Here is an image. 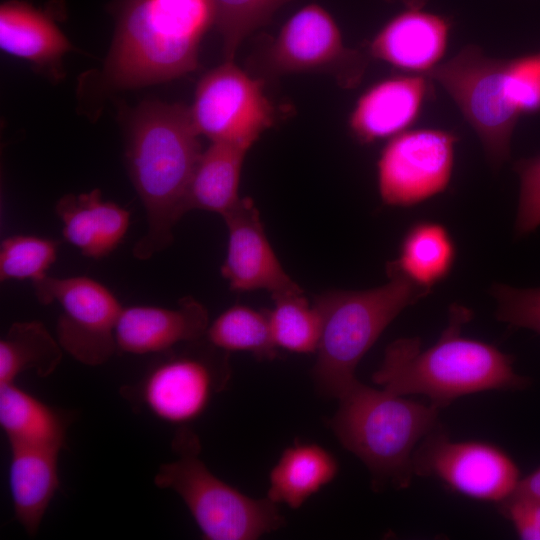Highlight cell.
Masks as SVG:
<instances>
[{"instance_id":"d6986e66","label":"cell","mask_w":540,"mask_h":540,"mask_svg":"<svg viewBox=\"0 0 540 540\" xmlns=\"http://www.w3.org/2000/svg\"><path fill=\"white\" fill-rule=\"evenodd\" d=\"M8 484L14 518L34 536L60 487L58 459L61 451L10 446Z\"/></svg>"},{"instance_id":"9c48e42d","label":"cell","mask_w":540,"mask_h":540,"mask_svg":"<svg viewBox=\"0 0 540 540\" xmlns=\"http://www.w3.org/2000/svg\"><path fill=\"white\" fill-rule=\"evenodd\" d=\"M39 303H57L56 338L76 361L98 366L116 352L115 328L123 306L99 281L87 276L51 277L32 283Z\"/></svg>"},{"instance_id":"e0dca14e","label":"cell","mask_w":540,"mask_h":540,"mask_svg":"<svg viewBox=\"0 0 540 540\" xmlns=\"http://www.w3.org/2000/svg\"><path fill=\"white\" fill-rule=\"evenodd\" d=\"M450 29L445 16L406 8L375 34L368 54L405 72L425 75L441 63Z\"/></svg>"},{"instance_id":"ba28073f","label":"cell","mask_w":540,"mask_h":540,"mask_svg":"<svg viewBox=\"0 0 540 540\" xmlns=\"http://www.w3.org/2000/svg\"><path fill=\"white\" fill-rule=\"evenodd\" d=\"M230 378L228 353L206 339L171 350L155 362L136 383L120 394L134 408L179 427L199 418Z\"/></svg>"},{"instance_id":"603a6c76","label":"cell","mask_w":540,"mask_h":540,"mask_svg":"<svg viewBox=\"0 0 540 540\" xmlns=\"http://www.w3.org/2000/svg\"><path fill=\"white\" fill-rule=\"evenodd\" d=\"M339 472L335 456L316 443L295 442L285 448L269 474L267 497L291 509L331 483Z\"/></svg>"},{"instance_id":"52a82bcc","label":"cell","mask_w":540,"mask_h":540,"mask_svg":"<svg viewBox=\"0 0 540 540\" xmlns=\"http://www.w3.org/2000/svg\"><path fill=\"white\" fill-rule=\"evenodd\" d=\"M507 61L469 44L425 74L457 105L495 169L509 159L513 131L522 115L507 91Z\"/></svg>"},{"instance_id":"1f68e13d","label":"cell","mask_w":540,"mask_h":540,"mask_svg":"<svg viewBox=\"0 0 540 540\" xmlns=\"http://www.w3.org/2000/svg\"><path fill=\"white\" fill-rule=\"evenodd\" d=\"M506 87L521 114L540 111V60L537 55L508 59Z\"/></svg>"},{"instance_id":"4dcf8cb0","label":"cell","mask_w":540,"mask_h":540,"mask_svg":"<svg viewBox=\"0 0 540 540\" xmlns=\"http://www.w3.org/2000/svg\"><path fill=\"white\" fill-rule=\"evenodd\" d=\"M520 188L514 224L516 237H523L540 226V154L514 162Z\"/></svg>"},{"instance_id":"e575fe53","label":"cell","mask_w":540,"mask_h":540,"mask_svg":"<svg viewBox=\"0 0 540 540\" xmlns=\"http://www.w3.org/2000/svg\"><path fill=\"white\" fill-rule=\"evenodd\" d=\"M399 1L409 9H423L428 0H391Z\"/></svg>"},{"instance_id":"5b68a950","label":"cell","mask_w":540,"mask_h":540,"mask_svg":"<svg viewBox=\"0 0 540 540\" xmlns=\"http://www.w3.org/2000/svg\"><path fill=\"white\" fill-rule=\"evenodd\" d=\"M388 282L360 291L328 290L313 301L321 334L312 376L317 390L339 399L357 381L355 369L388 325L429 294L387 264Z\"/></svg>"},{"instance_id":"44dd1931","label":"cell","mask_w":540,"mask_h":540,"mask_svg":"<svg viewBox=\"0 0 540 540\" xmlns=\"http://www.w3.org/2000/svg\"><path fill=\"white\" fill-rule=\"evenodd\" d=\"M70 422L67 412L48 405L15 382L0 385V426L10 446L61 451Z\"/></svg>"},{"instance_id":"8992f818","label":"cell","mask_w":540,"mask_h":540,"mask_svg":"<svg viewBox=\"0 0 540 540\" xmlns=\"http://www.w3.org/2000/svg\"><path fill=\"white\" fill-rule=\"evenodd\" d=\"M172 446L178 457L159 466L154 483L174 491L207 540H255L285 525L277 504L252 498L216 477L199 458L197 435L179 427Z\"/></svg>"},{"instance_id":"f546056e","label":"cell","mask_w":540,"mask_h":540,"mask_svg":"<svg viewBox=\"0 0 540 540\" xmlns=\"http://www.w3.org/2000/svg\"><path fill=\"white\" fill-rule=\"evenodd\" d=\"M491 293L497 302L496 318L499 321L540 335V287L517 288L496 283Z\"/></svg>"},{"instance_id":"484cf974","label":"cell","mask_w":540,"mask_h":540,"mask_svg":"<svg viewBox=\"0 0 540 540\" xmlns=\"http://www.w3.org/2000/svg\"><path fill=\"white\" fill-rule=\"evenodd\" d=\"M205 339L224 352H245L260 361L277 356L268 310L247 305L235 304L219 314L208 326Z\"/></svg>"},{"instance_id":"f1b7e54d","label":"cell","mask_w":540,"mask_h":540,"mask_svg":"<svg viewBox=\"0 0 540 540\" xmlns=\"http://www.w3.org/2000/svg\"><path fill=\"white\" fill-rule=\"evenodd\" d=\"M225 60H234L242 41L290 0H211Z\"/></svg>"},{"instance_id":"cb8c5ba5","label":"cell","mask_w":540,"mask_h":540,"mask_svg":"<svg viewBox=\"0 0 540 540\" xmlns=\"http://www.w3.org/2000/svg\"><path fill=\"white\" fill-rule=\"evenodd\" d=\"M455 260L456 245L447 228L438 222L418 221L403 236L398 258L388 264L430 293L449 276Z\"/></svg>"},{"instance_id":"8fae6325","label":"cell","mask_w":540,"mask_h":540,"mask_svg":"<svg viewBox=\"0 0 540 540\" xmlns=\"http://www.w3.org/2000/svg\"><path fill=\"white\" fill-rule=\"evenodd\" d=\"M456 134L437 128L406 130L388 140L377 160L382 202L411 207L444 192L451 181Z\"/></svg>"},{"instance_id":"4316f807","label":"cell","mask_w":540,"mask_h":540,"mask_svg":"<svg viewBox=\"0 0 540 540\" xmlns=\"http://www.w3.org/2000/svg\"><path fill=\"white\" fill-rule=\"evenodd\" d=\"M273 307L268 310L272 337L278 349L297 354L317 351L321 318L303 290L272 295Z\"/></svg>"},{"instance_id":"d590c367","label":"cell","mask_w":540,"mask_h":540,"mask_svg":"<svg viewBox=\"0 0 540 540\" xmlns=\"http://www.w3.org/2000/svg\"><path fill=\"white\" fill-rule=\"evenodd\" d=\"M539 60H540V54H538Z\"/></svg>"},{"instance_id":"7a4b0ae2","label":"cell","mask_w":540,"mask_h":540,"mask_svg":"<svg viewBox=\"0 0 540 540\" xmlns=\"http://www.w3.org/2000/svg\"><path fill=\"white\" fill-rule=\"evenodd\" d=\"M471 318L469 308L453 304L447 327L431 347L422 350L418 337L394 340L372 381L396 395H425L438 409L469 394L527 388L530 381L515 372L513 356L461 335Z\"/></svg>"},{"instance_id":"d6a6232c","label":"cell","mask_w":540,"mask_h":540,"mask_svg":"<svg viewBox=\"0 0 540 540\" xmlns=\"http://www.w3.org/2000/svg\"><path fill=\"white\" fill-rule=\"evenodd\" d=\"M500 504V512L513 525L523 540H540V502L508 497Z\"/></svg>"},{"instance_id":"30bf717a","label":"cell","mask_w":540,"mask_h":540,"mask_svg":"<svg viewBox=\"0 0 540 540\" xmlns=\"http://www.w3.org/2000/svg\"><path fill=\"white\" fill-rule=\"evenodd\" d=\"M199 135L210 142L251 148L275 122V109L263 82L225 60L199 80L189 107Z\"/></svg>"},{"instance_id":"836d02e7","label":"cell","mask_w":540,"mask_h":540,"mask_svg":"<svg viewBox=\"0 0 540 540\" xmlns=\"http://www.w3.org/2000/svg\"><path fill=\"white\" fill-rule=\"evenodd\" d=\"M509 497L540 502V466L524 478H520L514 492Z\"/></svg>"},{"instance_id":"ac0fdd59","label":"cell","mask_w":540,"mask_h":540,"mask_svg":"<svg viewBox=\"0 0 540 540\" xmlns=\"http://www.w3.org/2000/svg\"><path fill=\"white\" fill-rule=\"evenodd\" d=\"M55 212L63 224L65 240L91 259L112 253L130 225V212L115 202L104 200L99 189L62 196L55 205Z\"/></svg>"},{"instance_id":"5bb4252c","label":"cell","mask_w":540,"mask_h":540,"mask_svg":"<svg viewBox=\"0 0 540 540\" xmlns=\"http://www.w3.org/2000/svg\"><path fill=\"white\" fill-rule=\"evenodd\" d=\"M223 219L228 239L221 275L230 290H267L275 295L302 289L282 267L251 198H241Z\"/></svg>"},{"instance_id":"277c9868","label":"cell","mask_w":540,"mask_h":540,"mask_svg":"<svg viewBox=\"0 0 540 540\" xmlns=\"http://www.w3.org/2000/svg\"><path fill=\"white\" fill-rule=\"evenodd\" d=\"M329 425L340 444L368 469L372 487L407 488L415 448L442 429L439 409L359 380L339 399Z\"/></svg>"},{"instance_id":"7402d4cb","label":"cell","mask_w":540,"mask_h":540,"mask_svg":"<svg viewBox=\"0 0 540 540\" xmlns=\"http://www.w3.org/2000/svg\"><path fill=\"white\" fill-rule=\"evenodd\" d=\"M250 148L211 142L202 151L193 171L185 212L204 210L225 216L240 202L241 171Z\"/></svg>"},{"instance_id":"6da1fadb","label":"cell","mask_w":540,"mask_h":540,"mask_svg":"<svg viewBox=\"0 0 540 540\" xmlns=\"http://www.w3.org/2000/svg\"><path fill=\"white\" fill-rule=\"evenodd\" d=\"M189 107L146 101L132 113L127 127L126 165L144 206L146 233L132 253L148 260L166 249L173 228L186 214L185 199L202 153Z\"/></svg>"},{"instance_id":"9a60e30c","label":"cell","mask_w":540,"mask_h":540,"mask_svg":"<svg viewBox=\"0 0 540 540\" xmlns=\"http://www.w3.org/2000/svg\"><path fill=\"white\" fill-rule=\"evenodd\" d=\"M208 326L207 309L191 296L181 298L175 308L123 307L115 328L117 352L165 353L177 344L203 339Z\"/></svg>"},{"instance_id":"d4e9b609","label":"cell","mask_w":540,"mask_h":540,"mask_svg":"<svg viewBox=\"0 0 540 540\" xmlns=\"http://www.w3.org/2000/svg\"><path fill=\"white\" fill-rule=\"evenodd\" d=\"M63 349L43 323H13L0 340V385L14 383L19 374L33 370L38 376L52 374Z\"/></svg>"},{"instance_id":"4fadbf2b","label":"cell","mask_w":540,"mask_h":540,"mask_svg":"<svg viewBox=\"0 0 540 540\" xmlns=\"http://www.w3.org/2000/svg\"><path fill=\"white\" fill-rule=\"evenodd\" d=\"M368 61L366 54L345 45L333 17L316 4L290 17L265 54L274 74L327 73L344 88L361 82Z\"/></svg>"},{"instance_id":"83f0119b","label":"cell","mask_w":540,"mask_h":540,"mask_svg":"<svg viewBox=\"0 0 540 540\" xmlns=\"http://www.w3.org/2000/svg\"><path fill=\"white\" fill-rule=\"evenodd\" d=\"M60 242L34 235H12L0 244V281L45 278L57 259Z\"/></svg>"},{"instance_id":"3957f363","label":"cell","mask_w":540,"mask_h":540,"mask_svg":"<svg viewBox=\"0 0 540 540\" xmlns=\"http://www.w3.org/2000/svg\"><path fill=\"white\" fill-rule=\"evenodd\" d=\"M214 21L211 0H134L117 26L101 83L133 89L194 71L201 40Z\"/></svg>"},{"instance_id":"7c38bea8","label":"cell","mask_w":540,"mask_h":540,"mask_svg":"<svg viewBox=\"0 0 540 540\" xmlns=\"http://www.w3.org/2000/svg\"><path fill=\"white\" fill-rule=\"evenodd\" d=\"M414 474L432 476L466 497L501 503L515 490L520 470L502 448L484 441H452L442 429L427 436L413 457Z\"/></svg>"},{"instance_id":"ffe728a7","label":"cell","mask_w":540,"mask_h":540,"mask_svg":"<svg viewBox=\"0 0 540 540\" xmlns=\"http://www.w3.org/2000/svg\"><path fill=\"white\" fill-rule=\"evenodd\" d=\"M0 47L54 77L61 75V61L71 44L43 13L20 3L0 9Z\"/></svg>"},{"instance_id":"2e32d148","label":"cell","mask_w":540,"mask_h":540,"mask_svg":"<svg viewBox=\"0 0 540 540\" xmlns=\"http://www.w3.org/2000/svg\"><path fill=\"white\" fill-rule=\"evenodd\" d=\"M428 93V77L394 75L368 87L348 119L351 135L361 144L390 139L406 131L419 117Z\"/></svg>"}]
</instances>
